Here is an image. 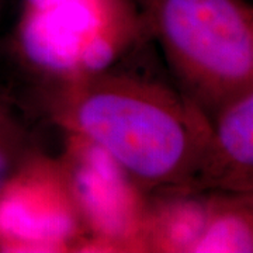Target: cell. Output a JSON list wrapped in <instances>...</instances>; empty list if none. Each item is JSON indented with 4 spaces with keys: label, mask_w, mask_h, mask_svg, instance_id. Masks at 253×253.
Wrapping results in <instances>:
<instances>
[{
    "label": "cell",
    "mask_w": 253,
    "mask_h": 253,
    "mask_svg": "<svg viewBox=\"0 0 253 253\" xmlns=\"http://www.w3.org/2000/svg\"><path fill=\"white\" fill-rule=\"evenodd\" d=\"M151 41L103 71L34 94L58 129L109 155L145 194L200 191L211 121L146 58Z\"/></svg>",
    "instance_id": "6da1fadb"
},
{
    "label": "cell",
    "mask_w": 253,
    "mask_h": 253,
    "mask_svg": "<svg viewBox=\"0 0 253 253\" xmlns=\"http://www.w3.org/2000/svg\"><path fill=\"white\" fill-rule=\"evenodd\" d=\"M0 11H1V0H0Z\"/></svg>",
    "instance_id": "9c48e42d"
},
{
    "label": "cell",
    "mask_w": 253,
    "mask_h": 253,
    "mask_svg": "<svg viewBox=\"0 0 253 253\" xmlns=\"http://www.w3.org/2000/svg\"><path fill=\"white\" fill-rule=\"evenodd\" d=\"M253 252L252 193L210 191V207L190 253Z\"/></svg>",
    "instance_id": "52a82bcc"
},
{
    "label": "cell",
    "mask_w": 253,
    "mask_h": 253,
    "mask_svg": "<svg viewBox=\"0 0 253 253\" xmlns=\"http://www.w3.org/2000/svg\"><path fill=\"white\" fill-rule=\"evenodd\" d=\"M149 38L132 0L23 3L1 56L33 87H42L103 71Z\"/></svg>",
    "instance_id": "3957f363"
},
{
    "label": "cell",
    "mask_w": 253,
    "mask_h": 253,
    "mask_svg": "<svg viewBox=\"0 0 253 253\" xmlns=\"http://www.w3.org/2000/svg\"><path fill=\"white\" fill-rule=\"evenodd\" d=\"M58 156L73 201L89 234L90 246L142 251L146 194L109 155L79 136L63 132Z\"/></svg>",
    "instance_id": "277c9868"
},
{
    "label": "cell",
    "mask_w": 253,
    "mask_h": 253,
    "mask_svg": "<svg viewBox=\"0 0 253 253\" xmlns=\"http://www.w3.org/2000/svg\"><path fill=\"white\" fill-rule=\"evenodd\" d=\"M165 68L211 121L253 90V7L248 0H132Z\"/></svg>",
    "instance_id": "7a4b0ae2"
},
{
    "label": "cell",
    "mask_w": 253,
    "mask_h": 253,
    "mask_svg": "<svg viewBox=\"0 0 253 253\" xmlns=\"http://www.w3.org/2000/svg\"><path fill=\"white\" fill-rule=\"evenodd\" d=\"M212 136L200 191L253 193V90L211 120Z\"/></svg>",
    "instance_id": "8992f818"
},
{
    "label": "cell",
    "mask_w": 253,
    "mask_h": 253,
    "mask_svg": "<svg viewBox=\"0 0 253 253\" xmlns=\"http://www.w3.org/2000/svg\"><path fill=\"white\" fill-rule=\"evenodd\" d=\"M55 129L31 84L0 55V191L31 161L48 154Z\"/></svg>",
    "instance_id": "5b68a950"
},
{
    "label": "cell",
    "mask_w": 253,
    "mask_h": 253,
    "mask_svg": "<svg viewBox=\"0 0 253 253\" xmlns=\"http://www.w3.org/2000/svg\"><path fill=\"white\" fill-rule=\"evenodd\" d=\"M56 1H59V0H24V4L34 6V7H44V6L52 4V3H56Z\"/></svg>",
    "instance_id": "ba28073f"
}]
</instances>
